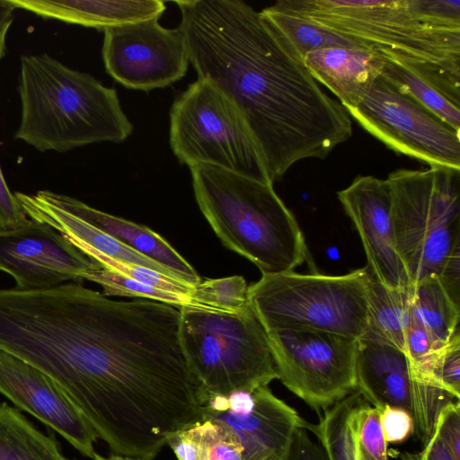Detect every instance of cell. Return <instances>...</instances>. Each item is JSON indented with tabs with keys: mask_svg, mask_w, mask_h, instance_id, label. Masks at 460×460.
Returning <instances> with one entry per match:
<instances>
[{
	"mask_svg": "<svg viewBox=\"0 0 460 460\" xmlns=\"http://www.w3.org/2000/svg\"><path fill=\"white\" fill-rule=\"evenodd\" d=\"M261 13L302 61L307 53L321 49L360 48L345 38L273 5L264 8Z\"/></svg>",
	"mask_w": 460,
	"mask_h": 460,
	"instance_id": "26",
	"label": "cell"
},
{
	"mask_svg": "<svg viewBox=\"0 0 460 460\" xmlns=\"http://www.w3.org/2000/svg\"><path fill=\"white\" fill-rule=\"evenodd\" d=\"M386 180L395 251L411 287L436 275L448 290H458L460 170L401 168Z\"/></svg>",
	"mask_w": 460,
	"mask_h": 460,
	"instance_id": "6",
	"label": "cell"
},
{
	"mask_svg": "<svg viewBox=\"0 0 460 460\" xmlns=\"http://www.w3.org/2000/svg\"><path fill=\"white\" fill-rule=\"evenodd\" d=\"M402 460H421L419 453H404Z\"/></svg>",
	"mask_w": 460,
	"mask_h": 460,
	"instance_id": "42",
	"label": "cell"
},
{
	"mask_svg": "<svg viewBox=\"0 0 460 460\" xmlns=\"http://www.w3.org/2000/svg\"><path fill=\"white\" fill-rule=\"evenodd\" d=\"M435 349H437L428 332L411 315L405 332V354L416 374L424 368Z\"/></svg>",
	"mask_w": 460,
	"mask_h": 460,
	"instance_id": "34",
	"label": "cell"
},
{
	"mask_svg": "<svg viewBox=\"0 0 460 460\" xmlns=\"http://www.w3.org/2000/svg\"><path fill=\"white\" fill-rule=\"evenodd\" d=\"M303 62L311 75L338 97L345 110L363 101L383 67L379 55L361 48L321 49L307 53Z\"/></svg>",
	"mask_w": 460,
	"mask_h": 460,
	"instance_id": "18",
	"label": "cell"
},
{
	"mask_svg": "<svg viewBox=\"0 0 460 460\" xmlns=\"http://www.w3.org/2000/svg\"><path fill=\"white\" fill-rule=\"evenodd\" d=\"M170 145L189 167L211 165L272 184L243 114L206 79L198 78L173 101Z\"/></svg>",
	"mask_w": 460,
	"mask_h": 460,
	"instance_id": "9",
	"label": "cell"
},
{
	"mask_svg": "<svg viewBox=\"0 0 460 460\" xmlns=\"http://www.w3.org/2000/svg\"><path fill=\"white\" fill-rule=\"evenodd\" d=\"M432 436L446 447L455 460H460L459 400L448 402L440 410Z\"/></svg>",
	"mask_w": 460,
	"mask_h": 460,
	"instance_id": "33",
	"label": "cell"
},
{
	"mask_svg": "<svg viewBox=\"0 0 460 460\" xmlns=\"http://www.w3.org/2000/svg\"><path fill=\"white\" fill-rule=\"evenodd\" d=\"M356 391L377 409L406 411L413 420V434L423 446L433 435L440 410L458 400L420 378L403 351L364 340H358Z\"/></svg>",
	"mask_w": 460,
	"mask_h": 460,
	"instance_id": "12",
	"label": "cell"
},
{
	"mask_svg": "<svg viewBox=\"0 0 460 460\" xmlns=\"http://www.w3.org/2000/svg\"><path fill=\"white\" fill-rule=\"evenodd\" d=\"M198 78L243 114L274 184L297 162L325 159L352 121L261 12L241 0L176 1Z\"/></svg>",
	"mask_w": 460,
	"mask_h": 460,
	"instance_id": "2",
	"label": "cell"
},
{
	"mask_svg": "<svg viewBox=\"0 0 460 460\" xmlns=\"http://www.w3.org/2000/svg\"><path fill=\"white\" fill-rule=\"evenodd\" d=\"M422 380L460 397V332L434 350L424 368L417 374Z\"/></svg>",
	"mask_w": 460,
	"mask_h": 460,
	"instance_id": "29",
	"label": "cell"
},
{
	"mask_svg": "<svg viewBox=\"0 0 460 460\" xmlns=\"http://www.w3.org/2000/svg\"><path fill=\"white\" fill-rule=\"evenodd\" d=\"M254 403L246 413L214 412L202 409V419L228 425L243 447V460H284L296 430L306 422L268 386L253 391Z\"/></svg>",
	"mask_w": 460,
	"mask_h": 460,
	"instance_id": "17",
	"label": "cell"
},
{
	"mask_svg": "<svg viewBox=\"0 0 460 460\" xmlns=\"http://www.w3.org/2000/svg\"><path fill=\"white\" fill-rule=\"evenodd\" d=\"M167 445L178 460H208L205 447L192 426L172 436Z\"/></svg>",
	"mask_w": 460,
	"mask_h": 460,
	"instance_id": "37",
	"label": "cell"
},
{
	"mask_svg": "<svg viewBox=\"0 0 460 460\" xmlns=\"http://www.w3.org/2000/svg\"><path fill=\"white\" fill-rule=\"evenodd\" d=\"M346 111L396 154L431 168L460 170V131L382 76L376 79L358 106Z\"/></svg>",
	"mask_w": 460,
	"mask_h": 460,
	"instance_id": "11",
	"label": "cell"
},
{
	"mask_svg": "<svg viewBox=\"0 0 460 460\" xmlns=\"http://www.w3.org/2000/svg\"><path fill=\"white\" fill-rule=\"evenodd\" d=\"M89 258L103 269L118 272L161 290L190 296L194 287L138 264L124 262L102 254H92Z\"/></svg>",
	"mask_w": 460,
	"mask_h": 460,
	"instance_id": "32",
	"label": "cell"
},
{
	"mask_svg": "<svg viewBox=\"0 0 460 460\" xmlns=\"http://www.w3.org/2000/svg\"><path fill=\"white\" fill-rule=\"evenodd\" d=\"M58 349L53 380L114 454L154 460L202 420L208 393L186 358L174 305L113 300L79 284Z\"/></svg>",
	"mask_w": 460,
	"mask_h": 460,
	"instance_id": "1",
	"label": "cell"
},
{
	"mask_svg": "<svg viewBox=\"0 0 460 460\" xmlns=\"http://www.w3.org/2000/svg\"><path fill=\"white\" fill-rule=\"evenodd\" d=\"M272 5L439 87L460 86L459 0H279Z\"/></svg>",
	"mask_w": 460,
	"mask_h": 460,
	"instance_id": "3",
	"label": "cell"
},
{
	"mask_svg": "<svg viewBox=\"0 0 460 460\" xmlns=\"http://www.w3.org/2000/svg\"><path fill=\"white\" fill-rule=\"evenodd\" d=\"M363 396L354 391L319 416L317 424L305 428L317 438L328 460H361L355 439L354 415Z\"/></svg>",
	"mask_w": 460,
	"mask_h": 460,
	"instance_id": "24",
	"label": "cell"
},
{
	"mask_svg": "<svg viewBox=\"0 0 460 460\" xmlns=\"http://www.w3.org/2000/svg\"><path fill=\"white\" fill-rule=\"evenodd\" d=\"M158 20L103 31L105 69L127 88L145 92L164 88L186 75L190 61L181 31L178 27L165 28Z\"/></svg>",
	"mask_w": 460,
	"mask_h": 460,
	"instance_id": "13",
	"label": "cell"
},
{
	"mask_svg": "<svg viewBox=\"0 0 460 460\" xmlns=\"http://www.w3.org/2000/svg\"><path fill=\"white\" fill-rule=\"evenodd\" d=\"M0 393L93 459L99 437L77 407L50 376L2 349Z\"/></svg>",
	"mask_w": 460,
	"mask_h": 460,
	"instance_id": "15",
	"label": "cell"
},
{
	"mask_svg": "<svg viewBox=\"0 0 460 460\" xmlns=\"http://www.w3.org/2000/svg\"><path fill=\"white\" fill-rule=\"evenodd\" d=\"M14 138L40 152L121 143L133 132L114 88L43 53L21 57Z\"/></svg>",
	"mask_w": 460,
	"mask_h": 460,
	"instance_id": "4",
	"label": "cell"
},
{
	"mask_svg": "<svg viewBox=\"0 0 460 460\" xmlns=\"http://www.w3.org/2000/svg\"><path fill=\"white\" fill-rule=\"evenodd\" d=\"M43 18L98 30L159 19L165 10L160 0H9Z\"/></svg>",
	"mask_w": 460,
	"mask_h": 460,
	"instance_id": "20",
	"label": "cell"
},
{
	"mask_svg": "<svg viewBox=\"0 0 460 460\" xmlns=\"http://www.w3.org/2000/svg\"><path fill=\"white\" fill-rule=\"evenodd\" d=\"M379 410L381 426L387 444L402 443L413 434V420L406 411L391 406Z\"/></svg>",
	"mask_w": 460,
	"mask_h": 460,
	"instance_id": "35",
	"label": "cell"
},
{
	"mask_svg": "<svg viewBox=\"0 0 460 460\" xmlns=\"http://www.w3.org/2000/svg\"><path fill=\"white\" fill-rule=\"evenodd\" d=\"M381 58L383 67L380 76L450 127L460 131V98L450 94L402 64L382 57Z\"/></svg>",
	"mask_w": 460,
	"mask_h": 460,
	"instance_id": "25",
	"label": "cell"
},
{
	"mask_svg": "<svg viewBox=\"0 0 460 460\" xmlns=\"http://www.w3.org/2000/svg\"><path fill=\"white\" fill-rule=\"evenodd\" d=\"M84 279L99 284L103 289L102 294L106 296H119L151 299L178 308L186 305H194L188 296L161 290L103 268L87 272Z\"/></svg>",
	"mask_w": 460,
	"mask_h": 460,
	"instance_id": "27",
	"label": "cell"
},
{
	"mask_svg": "<svg viewBox=\"0 0 460 460\" xmlns=\"http://www.w3.org/2000/svg\"><path fill=\"white\" fill-rule=\"evenodd\" d=\"M354 431L361 460H389L380 410L371 406L364 397L355 411Z\"/></svg>",
	"mask_w": 460,
	"mask_h": 460,
	"instance_id": "30",
	"label": "cell"
},
{
	"mask_svg": "<svg viewBox=\"0 0 460 460\" xmlns=\"http://www.w3.org/2000/svg\"><path fill=\"white\" fill-rule=\"evenodd\" d=\"M411 288H387L368 272L367 324L359 340L390 345L405 353V332L412 315Z\"/></svg>",
	"mask_w": 460,
	"mask_h": 460,
	"instance_id": "21",
	"label": "cell"
},
{
	"mask_svg": "<svg viewBox=\"0 0 460 460\" xmlns=\"http://www.w3.org/2000/svg\"><path fill=\"white\" fill-rule=\"evenodd\" d=\"M192 427L205 447L208 460H243V447L228 425L203 418Z\"/></svg>",
	"mask_w": 460,
	"mask_h": 460,
	"instance_id": "31",
	"label": "cell"
},
{
	"mask_svg": "<svg viewBox=\"0 0 460 460\" xmlns=\"http://www.w3.org/2000/svg\"><path fill=\"white\" fill-rule=\"evenodd\" d=\"M179 310L186 358L208 394L252 392L278 379L267 331L249 304L235 313Z\"/></svg>",
	"mask_w": 460,
	"mask_h": 460,
	"instance_id": "7",
	"label": "cell"
},
{
	"mask_svg": "<svg viewBox=\"0 0 460 460\" xmlns=\"http://www.w3.org/2000/svg\"><path fill=\"white\" fill-rule=\"evenodd\" d=\"M419 454L421 460H455L446 447L433 436Z\"/></svg>",
	"mask_w": 460,
	"mask_h": 460,
	"instance_id": "40",
	"label": "cell"
},
{
	"mask_svg": "<svg viewBox=\"0 0 460 460\" xmlns=\"http://www.w3.org/2000/svg\"><path fill=\"white\" fill-rule=\"evenodd\" d=\"M55 197L67 211L168 269L181 281L191 286L201 281L195 269L164 237L147 226L102 212L65 194L55 192Z\"/></svg>",
	"mask_w": 460,
	"mask_h": 460,
	"instance_id": "19",
	"label": "cell"
},
{
	"mask_svg": "<svg viewBox=\"0 0 460 460\" xmlns=\"http://www.w3.org/2000/svg\"><path fill=\"white\" fill-rule=\"evenodd\" d=\"M284 460H328V457L319 442L310 438L307 429L300 427L293 436Z\"/></svg>",
	"mask_w": 460,
	"mask_h": 460,
	"instance_id": "38",
	"label": "cell"
},
{
	"mask_svg": "<svg viewBox=\"0 0 460 460\" xmlns=\"http://www.w3.org/2000/svg\"><path fill=\"white\" fill-rule=\"evenodd\" d=\"M194 196L222 243L262 276L293 271L308 259L304 234L273 185L218 167H190Z\"/></svg>",
	"mask_w": 460,
	"mask_h": 460,
	"instance_id": "5",
	"label": "cell"
},
{
	"mask_svg": "<svg viewBox=\"0 0 460 460\" xmlns=\"http://www.w3.org/2000/svg\"><path fill=\"white\" fill-rule=\"evenodd\" d=\"M102 266L51 226L29 218L22 226L0 230V270L15 288L47 289L66 281L80 282Z\"/></svg>",
	"mask_w": 460,
	"mask_h": 460,
	"instance_id": "14",
	"label": "cell"
},
{
	"mask_svg": "<svg viewBox=\"0 0 460 460\" xmlns=\"http://www.w3.org/2000/svg\"><path fill=\"white\" fill-rule=\"evenodd\" d=\"M15 8L9 0H0V59L6 50V36L13 20Z\"/></svg>",
	"mask_w": 460,
	"mask_h": 460,
	"instance_id": "39",
	"label": "cell"
},
{
	"mask_svg": "<svg viewBox=\"0 0 460 460\" xmlns=\"http://www.w3.org/2000/svg\"><path fill=\"white\" fill-rule=\"evenodd\" d=\"M93 460H137V459L130 457V456L117 455V454H113L108 457H105V456H101L96 453L94 455V457Z\"/></svg>",
	"mask_w": 460,
	"mask_h": 460,
	"instance_id": "41",
	"label": "cell"
},
{
	"mask_svg": "<svg viewBox=\"0 0 460 460\" xmlns=\"http://www.w3.org/2000/svg\"><path fill=\"white\" fill-rule=\"evenodd\" d=\"M337 197L361 238L367 260V270L387 288H411L395 251L387 180L358 175L338 191Z\"/></svg>",
	"mask_w": 460,
	"mask_h": 460,
	"instance_id": "16",
	"label": "cell"
},
{
	"mask_svg": "<svg viewBox=\"0 0 460 460\" xmlns=\"http://www.w3.org/2000/svg\"><path fill=\"white\" fill-rule=\"evenodd\" d=\"M28 219L15 194L10 190L0 166V230L15 229Z\"/></svg>",
	"mask_w": 460,
	"mask_h": 460,
	"instance_id": "36",
	"label": "cell"
},
{
	"mask_svg": "<svg viewBox=\"0 0 460 460\" xmlns=\"http://www.w3.org/2000/svg\"><path fill=\"white\" fill-rule=\"evenodd\" d=\"M267 334L278 379L319 415L356 391L358 340L298 329Z\"/></svg>",
	"mask_w": 460,
	"mask_h": 460,
	"instance_id": "10",
	"label": "cell"
},
{
	"mask_svg": "<svg viewBox=\"0 0 460 460\" xmlns=\"http://www.w3.org/2000/svg\"><path fill=\"white\" fill-rule=\"evenodd\" d=\"M0 460H69L51 435L36 429L17 409L0 403Z\"/></svg>",
	"mask_w": 460,
	"mask_h": 460,
	"instance_id": "23",
	"label": "cell"
},
{
	"mask_svg": "<svg viewBox=\"0 0 460 460\" xmlns=\"http://www.w3.org/2000/svg\"><path fill=\"white\" fill-rule=\"evenodd\" d=\"M411 314L431 337L436 349L459 330L460 310L439 278L431 275L412 286Z\"/></svg>",
	"mask_w": 460,
	"mask_h": 460,
	"instance_id": "22",
	"label": "cell"
},
{
	"mask_svg": "<svg viewBox=\"0 0 460 460\" xmlns=\"http://www.w3.org/2000/svg\"><path fill=\"white\" fill-rule=\"evenodd\" d=\"M248 287L239 275L206 279L193 287L190 297L194 305L235 313L249 304Z\"/></svg>",
	"mask_w": 460,
	"mask_h": 460,
	"instance_id": "28",
	"label": "cell"
},
{
	"mask_svg": "<svg viewBox=\"0 0 460 460\" xmlns=\"http://www.w3.org/2000/svg\"><path fill=\"white\" fill-rule=\"evenodd\" d=\"M366 268L343 275L288 271L248 287V302L266 331L327 332L359 340L367 317Z\"/></svg>",
	"mask_w": 460,
	"mask_h": 460,
	"instance_id": "8",
	"label": "cell"
}]
</instances>
